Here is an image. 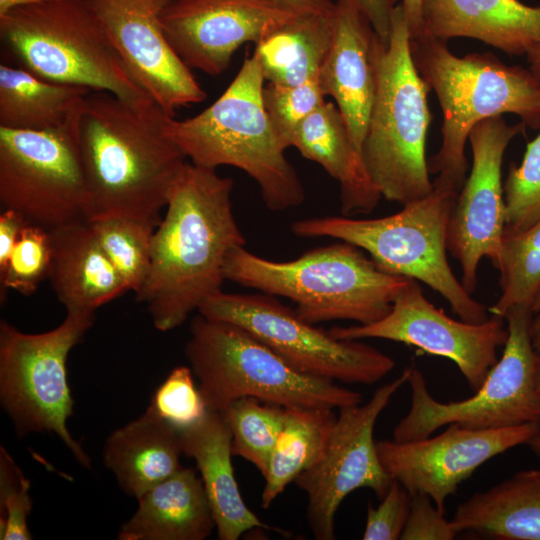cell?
I'll use <instances>...</instances> for the list:
<instances>
[{
	"mask_svg": "<svg viewBox=\"0 0 540 540\" xmlns=\"http://www.w3.org/2000/svg\"><path fill=\"white\" fill-rule=\"evenodd\" d=\"M411 39L421 34V0H402L401 3Z\"/></svg>",
	"mask_w": 540,
	"mask_h": 540,
	"instance_id": "cell-43",
	"label": "cell"
},
{
	"mask_svg": "<svg viewBox=\"0 0 540 540\" xmlns=\"http://www.w3.org/2000/svg\"><path fill=\"white\" fill-rule=\"evenodd\" d=\"M497 270L501 294L488 311L504 318L514 306L531 308L540 289V220L524 230L503 235Z\"/></svg>",
	"mask_w": 540,
	"mask_h": 540,
	"instance_id": "cell-31",
	"label": "cell"
},
{
	"mask_svg": "<svg viewBox=\"0 0 540 540\" xmlns=\"http://www.w3.org/2000/svg\"><path fill=\"white\" fill-rule=\"evenodd\" d=\"M503 190L504 234L524 230L540 220V133L527 143L521 163L510 164Z\"/></svg>",
	"mask_w": 540,
	"mask_h": 540,
	"instance_id": "cell-35",
	"label": "cell"
},
{
	"mask_svg": "<svg viewBox=\"0 0 540 540\" xmlns=\"http://www.w3.org/2000/svg\"><path fill=\"white\" fill-rule=\"evenodd\" d=\"M119 540H204L216 528L202 479L181 467L138 499Z\"/></svg>",
	"mask_w": 540,
	"mask_h": 540,
	"instance_id": "cell-24",
	"label": "cell"
},
{
	"mask_svg": "<svg viewBox=\"0 0 540 540\" xmlns=\"http://www.w3.org/2000/svg\"><path fill=\"white\" fill-rule=\"evenodd\" d=\"M286 409L251 397L229 404L220 414L232 437V454L267 472L269 459L284 426Z\"/></svg>",
	"mask_w": 540,
	"mask_h": 540,
	"instance_id": "cell-32",
	"label": "cell"
},
{
	"mask_svg": "<svg viewBox=\"0 0 540 540\" xmlns=\"http://www.w3.org/2000/svg\"><path fill=\"white\" fill-rule=\"evenodd\" d=\"M503 319L492 315L481 323L455 320L436 308L413 279L384 318L366 325L335 326L329 332L343 340H391L447 358L475 392L497 362V349L508 339Z\"/></svg>",
	"mask_w": 540,
	"mask_h": 540,
	"instance_id": "cell-16",
	"label": "cell"
},
{
	"mask_svg": "<svg viewBox=\"0 0 540 540\" xmlns=\"http://www.w3.org/2000/svg\"><path fill=\"white\" fill-rule=\"evenodd\" d=\"M455 529L504 540H540V467L475 493L456 509Z\"/></svg>",
	"mask_w": 540,
	"mask_h": 540,
	"instance_id": "cell-27",
	"label": "cell"
},
{
	"mask_svg": "<svg viewBox=\"0 0 540 540\" xmlns=\"http://www.w3.org/2000/svg\"><path fill=\"white\" fill-rule=\"evenodd\" d=\"M26 225L28 224L23 217L15 211L2 210L0 214V271L6 266L21 231Z\"/></svg>",
	"mask_w": 540,
	"mask_h": 540,
	"instance_id": "cell-42",
	"label": "cell"
},
{
	"mask_svg": "<svg viewBox=\"0 0 540 540\" xmlns=\"http://www.w3.org/2000/svg\"><path fill=\"white\" fill-rule=\"evenodd\" d=\"M226 280L286 297L303 320H351L366 325L384 318L412 278L380 269L361 248L341 241L273 261L235 247L224 265Z\"/></svg>",
	"mask_w": 540,
	"mask_h": 540,
	"instance_id": "cell-4",
	"label": "cell"
},
{
	"mask_svg": "<svg viewBox=\"0 0 540 540\" xmlns=\"http://www.w3.org/2000/svg\"><path fill=\"white\" fill-rule=\"evenodd\" d=\"M413 63L437 96L442 143L428 164L435 181L460 191L468 170L465 146L479 122L511 113L540 129V79L529 69L503 63L492 53L454 55L445 41L410 40Z\"/></svg>",
	"mask_w": 540,
	"mask_h": 540,
	"instance_id": "cell-3",
	"label": "cell"
},
{
	"mask_svg": "<svg viewBox=\"0 0 540 540\" xmlns=\"http://www.w3.org/2000/svg\"><path fill=\"white\" fill-rule=\"evenodd\" d=\"M263 77L257 58L246 57L223 94L194 117L169 119V135L195 165L233 166L258 185L271 211L297 207L305 190L285 155L263 103Z\"/></svg>",
	"mask_w": 540,
	"mask_h": 540,
	"instance_id": "cell-5",
	"label": "cell"
},
{
	"mask_svg": "<svg viewBox=\"0 0 540 540\" xmlns=\"http://www.w3.org/2000/svg\"><path fill=\"white\" fill-rule=\"evenodd\" d=\"M302 13L328 14L335 9L331 0H279Z\"/></svg>",
	"mask_w": 540,
	"mask_h": 540,
	"instance_id": "cell-44",
	"label": "cell"
},
{
	"mask_svg": "<svg viewBox=\"0 0 540 540\" xmlns=\"http://www.w3.org/2000/svg\"><path fill=\"white\" fill-rule=\"evenodd\" d=\"M52 258L50 231L36 225H26L8 259L0 271L1 302L7 290L24 296L32 295L48 279Z\"/></svg>",
	"mask_w": 540,
	"mask_h": 540,
	"instance_id": "cell-34",
	"label": "cell"
},
{
	"mask_svg": "<svg viewBox=\"0 0 540 540\" xmlns=\"http://www.w3.org/2000/svg\"><path fill=\"white\" fill-rule=\"evenodd\" d=\"M536 388H537L538 394L540 395V361L538 363L537 370H536Z\"/></svg>",
	"mask_w": 540,
	"mask_h": 540,
	"instance_id": "cell-49",
	"label": "cell"
},
{
	"mask_svg": "<svg viewBox=\"0 0 540 540\" xmlns=\"http://www.w3.org/2000/svg\"><path fill=\"white\" fill-rule=\"evenodd\" d=\"M233 179L186 162L152 237L151 265L135 293L158 331L181 326L211 295L222 290L230 251L246 240L235 219Z\"/></svg>",
	"mask_w": 540,
	"mask_h": 540,
	"instance_id": "cell-1",
	"label": "cell"
},
{
	"mask_svg": "<svg viewBox=\"0 0 540 540\" xmlns=\"http://www.w3.org/2000/svg\"><path fill=\"white\" fill-rule=\"evenodd\" d=\"M288 147L318 163L340 184L342 215L369 213L382 198L356 153L337 105L324 102L291 135Z\"/></svg>",
	"mask_w": 540,
	"mask_h": 540,
	"instance_id": "cell-25",
	"label": "cell"
},
{
	"mask_svg": "<svg viewBox=\"0 0 540 540\" xmlns=\"http://www.w3.org/2000/svg\"><path fill=\"white\" fill-rule=\"evenodd\" d=\"M411 497L410 513L400 539L451 540L456 537L459 532L428 495L417 493Z\"/></svg>",
	"mask_w": 540,
	"mask_h": 540,
	"instance_id": "cell-40",
	"label": "cell"
},
{
	"mask_svg": "<svg viewBox=\"0 0 540 540\" xmlns=\"http://www.w3.org/2000/svg\"><path fill=\"white\" fill-rule=\"evenodd\" d=\"M330 408H287L271 453L261 506L269 508L285 488L324 455L337 414Z\"/></svg>",
	"mask_w": 540,
	"mask_h": 540,
	"instance_id": "cell-30",
	"label": "cell"
},
{
	"mask_svg": "<svg viewBox=\"0 0 540 540\" xmlns=\"http://www.w3.org/2000/svg\"><path fill=\"white\" fill-rule=\"evenodd\" d=\"M92 90L44 80L22 67L0 65V127L43 131L63 126Z\"/></svg>",
	"mask_w": 540,
	"mask_h": 540,
	"instance_id": "cell-29",
	"label": "cell"
},
{
	"mask_svg": "<svg viewBox=\"0 0 540 540\" xmlns=\"http://www.w3.org/2000/svg\"><path fill=\"white\" fill-rule=\"evenodd\" d=\"M2 43L20 67L55 83L109 92L131 103L151 98L123 63L88 0H56L0 16Z\"/></svg>",
	"mask_w": 540,
	"mask_h": 540,
	"instance_id": "cell-9",
	"label": "cell"
},
{
	"mask_svg": "<svg viewBox=\"0 0 540 540\" xmlns=\"http://www.w3.org/2000/svg\"><path fill=\"white\" fill-rule=\"evenodd\" d=\"M354 2L369 19L382 43L387 46L396 0H354Z\"/></svg>",
	"mask_w": 540,
	"mask_h": 540,
	"instance_id": "cell-41",
	"label": "cell"
},
{
	"mask_svg": "<svg viewBox=\"0 0 540 540\" xmlns=\"http://www.w3.org/2000/svg\"><path fill=\"white\" fill-rule=\"evenodd\" d=\"M410 40L403 7L397 4L388 45L376 40V94L361 150L366 173L382 198L402 206L433 189L426 159L429 88L413 63Z\"/></svg>",
	"mask_w": 540,
	"mask_h": 540,
	"instance_id": "cell-7",
	"label": "cell"
},
{
	"mask_svg": "<svg viewBox=\"0 0 540 540\" xmlns=\"http://www.w3.org/2000/svg\"><path fill=\"white\" fill-rule=\"evenodd\" d=\"M128 71L171 117L206 92L167 41L160 14L173 0H88Z\"/></svg>",
	"mask_w": 540,
	"mask_h": 540,
	"instance_id": "cell-19",
	"label": "cell"
},
{
	"mask_svg": "<svg viewBox=\"0 0 540 540\" xmlns=\"http://www.w3.org/2000/svg\"><path fill=\"white\" fill-rule=\"evenodd\" d=\"M79 104L56 129L0 127V203L27 224L50 231L90 219L77 134Z\"/></svg>",
	"mask_w": 540,
	"mask_h": 540,
	"instance_id": "cell-12",
	"label": "cell"
},
{
	"mask_svg": "<svg viewBox=\"0 0 540 540\" xmlns=\"http://www.w3.org/2000/svg\"><path fill=\"white\" fill-rule=\"evenodd\" d=\"M180 435L148 408L107 438L103 460L121 489L138 499L182 466Z\"/></svg>",
	"mask_w": 540,
	"mask_h": 540,
	"instance_id": "cell-26",
	"label": "cell"
},
{
	"mask_svg": "<svg viewBox=\"0 0 540 540\" xmlns=\"http://www.w3.org/2000/svg\"><path fill=\"white\" fill-rule=\"evenodd\" d=\"M89 224L127 290L136 293L149 273L152 237L156 228L119 216L93 218Z\"/></svg>",
	"mask_w": 540,
	"mask_h": 540,
	"instance_id": "cell-33",
	"label": "cell"
},
{
	"mask_svg": "<svg viewBox=\"0 0 540 540\" xmlns=\"http://www.w3.org/2000/svg\"><path fill=\"white\" fill-rule=\"evenodd\" d=\"M198 312L239 326L295 369L336 382L371 385L395 367V361L360 340L337 339L303 320L275 296L226 293L208 297Z\"/></svg>",
	"mask_w": 540,
	"mask_h": 540,
	"instance_id": "cell-13",
	"label": "cell"
},
{
	"mask_svg": "<svg viewBox=\"0 0 540 540\" xmlns=\"http://www.w3.org/2000/svg\"><path fill=\"white\" fill-rule=\"evenodd\" d=\"M432 183L427 196L403 205L397 213L373 219L344 215L301 219L291 224V231L302 238L329 237L351 243L383 271L435 290L461 320L481 323L488 318L486 306L466 291L447 259V228L459 191L435 180Z\"/></svg>",
	"mask_w": 540,
	"mask_h": 540,
	"instance_id": "cell-6",
	"label": "cell"
},
{
	"mask_svg": "<svg viewBox=\"0 0 540 540\" xmlns=\"http://www.w3.org/2000/svg\"><path fill=\"white\" fill-rule=\"evenodd\" d=\"M334 12L300 14L256 45L253 55L266 82L290 86L319 76L333 38Z\"/></svg>",
	"mask_w": 540,
	"mask_h": 540,
	"instance_id": "cell-28",
	"label": "cell"
},
{
	"mask_svg": "<svg viewBox=\"0 0 540 540\" xmlns=\"http://www.w3.org/2000/svg\"><path fill=\"white\" fill-rule=\"evenodd\" d=\"M377 38L354 0H336L333 38L319 81L324 95L335 100L360 158L376 94Z\"/></svg>",
	"mask_w": 540,
	"mask_h": 540,
	"instance_id": "cell-20",
	"label": "cell"
},
{
	"mask_svg": "<svg viewBox=\"0 0 540 540\" xmlns=\"http://www.w3.org/2000/svg\"><path fill=\"white\" fill-rule=\"evenodd\" d=\"M170 118L152 99L131 103L105 91L83 98L77 134L89 220L119 216L159 225L187 158L168 133Z\"/></svg>",
	"mask_w": 540,
	"mask_h": 540,
	"instance_id": "cell-2",
	"label": "cell"
},
{
	"mask_svg": "<svg viewBox=\"0 0 540 540\" xmlns=\"http://www.w3.org/2000/svg\"><path fill=\"white\" fill-rule=\"evenodd\" d=\"M526 125H509L502 116L477 123L468 140L472 150L469 176L460 189L447 228V250L461 267V283L472 294L478 269L488 258L497 269L505 228L502 163L509 143Z\"/></svg>",
	"mask_w": 540,
	"mask_h": 540,
	"instance_id": "cell-15",
	"label": "cell"
},
{
	"mask_svg": "<svg viewBox=\"0 0 540 540\" xmlns=\"http://www.w3.org/2000/svg\"><path fill=\"white\" fill-rule=\"evenodd\" d=\"M540 424L530 423L498 429L474 430L458 424L435 437L415 441L376 442L385 471L412 496L428 495L444 512L446 499L461 482L489 459L521 444L538 433Z\"/></svg>",
	"mask_w": 540,
	"mask_h": 540,
	"instance_id": "cell-17",
	"label": "cell"
},
{
	"mask_svg": "<svg viewBox=\"0 0 540 540\" xmlns=\"http://www.w3.org/2000/svg\"><path fill=\"white\" fill-rule=\"evenodd\" d=\"M447 42L473 38L508 55H526L540 41V4L519 0H421V34ZM418 37V38H419Z\"/></svg>",
	"mask_w": 540,
	"mask_h": 540,
	"instance_id": "cell-21",
	"label": "cell"
},
{
	"mask_svg": "<svg viewBox=\"0 0 540 540\" xmlns=\"http://www.w3.org/2000/svg\"><path fill=\"white\" fill-rule=\"evenodd\" d=\"M411 499L409 492L398 481L392 480L378 507L375 508L368 503L362 538L364 540L400 539L410 513Z\"/></svg>",
	"mask_w": 540,
	"mask_h": 540,
	"instance_id": "cell-39",
	"label": "cell"
},
{
	"mask_svg": "<svg viewBox=\"0 0 540 540\" xmlns=\"http://www.w3.org/2000/svg\"><path fill=\"white\" fill-rule=\"evenodd\" d=\"M179 435L183 455L195 461L200 473L218 539L237 540L255 528L280 531L262 522L242 499L231 462V433L219 412L209 411Z\"/></svg>",
	"mask_w": 540,
	"mask_h": 540,
	"instance_id": "cell-22",
	"label": "cell"
},
{
	"mask_svg": "<svg viewBox=\"0 0 540 540\" xmlns=\"http://www.w3.org/2000/svg\"><path fill=\"white\" fill-rule=\"evenodd\" d=\"M532 319L530 325L531 340L534 349L540 354V289L537 292L532 305Z\"/></svg>",
	"mask_w": 540,
	"mask_h": 540,
	"instance_id": "cell-45",
	"label": "cell"
},
{
	"mask_svg": "<svg viewBox=\"0 0 540 540\" xmlns=\"http://www.w3.org/2000/svg\"><path fill=\"white\" fill-rule=\"evenodd\" d=\"M56 0H0V16L12 9Z\"/></svg>",
	"mask_w": 540,
	"mask_h": 540,
	"instance_id": "cell-46",
	"label": "cell"
},
{
	"mask_svg": "<svg viewBox=\"0 0 540 540\" xmlns=\"http://www.w3.org/2000/svg\"><path fill=\"white\" fill-rule=\"evenodd\" d=\"M184 355L212 412L244 397L284 408L338 410L362 401L358 391L295 369L239 326L199 312L190 321Z\"/></svg>",
	"mask_w": 540,
	"mask_h": 540,
	"instance_id": "cell-8",
	"label": "cell"
},
{
	"mask_svg": "<svg viewBox=\"0 0 540 540\" xmlns=\"http://www.w3.org/2000/svg\"><path fill=\"white\" fill-rule=\"evenodd\" d=\"M94 320L95 312L67 311L60 325L38 334L0 322V401L18 435L53 433L85 468L90 457L67 427L74 402L66 364Z\"/></svg>",
	"mask_w": 540,
	"mask_h": 540,
	"instance_id": "cell-11",
	"label": "cell"
},
{
	"mask_svg": "<svg viewBox=\"0 0 540 540\" xmlns=\"http://www.w3.org/2000/svg\"><path fill=\"white\" fill-rule=\"evenodd\" d=\"M48 279L66 311L95 312L128 292L97 242L89 220L50 230Z\"/></svg>",
	"mask_w": 540,
	"mask_h": 540,
	"instance_id": "cell-23",
	"label": "cell"
},
{
	"mask_svg": "<svg viewBox=\"0 0 540 540\" xmlns=\"http://www.w3.org/2000/svg\"><path fill=\"white\" fill-rule=\"evenodd\" d=\"M409 374L410 366L377 388L364 405L340 408L324 455L295 479L307 496V521L315 539H335V515L354 490L369 488L380 500L387 493L393 479L379 459L374 427Z\"/></svg>",
	"mask_w": 540,
	"mask_h": 540,
	"instance_id": "cell-14",
	"label": "cell"
},
{
	"mask_svg": "<svg viewBox=\"0 0 540 540\" xmlns=\"http://www.w3.org/2000/svg\"><path fill=\"white\" fill-rule=\"evenodd\" d=\"M30 481L7 450L0 448V539L30 540Z\"/></svg>",
	"mask_w": 540,
	"mask_h": 540,
	"instance_id": "cell-38",
	"label": "cell"
},
{
	"mask_svg": "<svg viewBox=\"0 0 540 540\" xmlns=\"http://www.w3.org/2000/svg\"><path fill=\"white\" fill-rule=\"evenodd\" d=\"M300 14L279 0H173L159 20L170 46L190 69L217 76L240 46L257 45Z\"/></svg>",
	"mask_w": 540,
	"mask_h": 540,
	"instance_id": "cell-18",
	"label": "cell"
},
{
	"mask_svg": "<svg viewBox=\"0 0 540 540\" xmlns=\"http://www.w3.org/2000/svg\"><path fill=\"white\" fill-rule=\"evenodd\" d=\"M535 455L540 459V430L527 443Z\"/></svg>",
	"mask_w": 540,
	"mask_h": 540,
	"instance_id": "cell-48",
	"label": "cell"
},
{
	"mask_svg": "<svg viewBox=\"0 0 540 540\" xmlns=\"http://www.w3.org/2000/svg\"><path fill=\"white\" fill-rule=\"evenodd\" d=\"M529 69L540 79V41L526 54Z\"/></svg>",
	"mask_w": 540,
	"mask_h": 540,
	"instance_id": "cell-47",
	"label": "cell"
},
{
	"mask_svg": "<svg viewBox=\"0 0 540 540\" xmlns=\"http://www.w3.org/2000/svg\"><path fill=\"white\" fill-rule=\"evenodd\" d=\"M190 367L173 368L155 389L148 409L183 431L198 424L209 412Z\"/></svg>",
	"mask_w": 540,
	"mask_h": 540,
	"instance_id": "cell-36",
	"label": "cell"
},
{
	"mask_svg": "<svg viewBox=\"0 0 540 540\" xmlns=\"http://www.w3.org/2000/svg\"><path fill=\"white\" fill-rule=\"evenodd\" d=\"M504 319L508 339L503 354L470 398L447 403L436 400L422 372L410 366L411 405L393 430L394 441L424 439L453 423L474 430L540 424V395L536 388L540 354L531 340V308L514 306Z\"/></svg>",
	"mask_w": 540,
	"mask_h": 540,
	"instance_id": "cell-10",
	"label": "cell"
},
{
	"mask_svg": "<svg viewBox=\"0 0 540 540\" xmlns=\"http://www.w3.org/2000/svg\"><path fill=\"white\" fill-rule=\"evenodd\" d=\"M263 103L273 130L284 149L303 120L325 102L319 76L296 85L269 84Z\"/></svg>",
	"mask_w": 540,
	"mask_h": 540,
	"instance_id": "cell-37",
	"label": "cell"
}]
</instances>
